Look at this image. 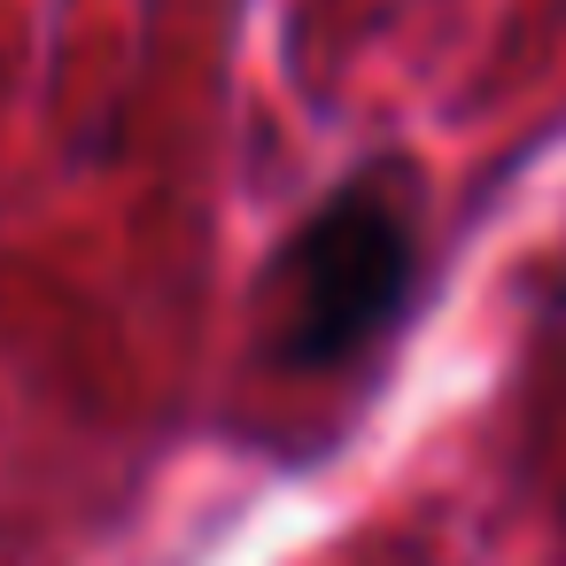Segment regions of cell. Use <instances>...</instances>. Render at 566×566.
Wrapping results in <instances>:
<instances>
[{
  "label": "cell",
  "instance_id": "1",
  "mask_svg": "<svg viewBox=\"0 0 566 566\" xmlns=\"http://www.w3.org/2000/svg\"><path fill=\"white\" fill-rule=\"evenodd\" d=\"M272 357L287 373H349L419 303V171L373 156L334 179L272 256Z\"/></svg>",
  "mask_w": 566,
  "mask_h": 566
}]
</instances>
